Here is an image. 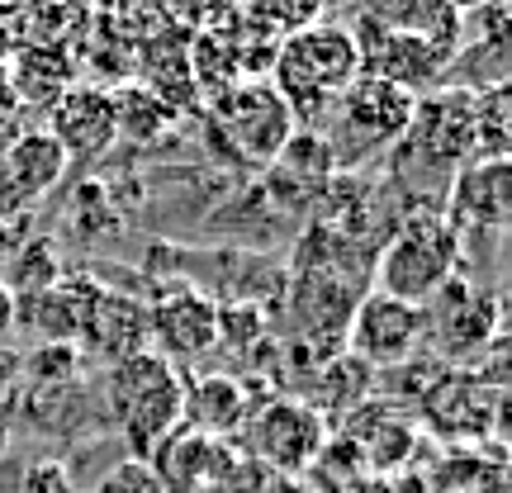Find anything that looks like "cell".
<instances>
[{"mask_svg": "<svg viewBox=\"0 0 512 493\" xmlns=\"http://www.w3.org/2000/svg\"><path fill=\"white\" fill-rule=\"evenodd\" d=\"M356 57H361V72L366 76H380L389 86H399L408 95H427L437 91L441 81H446V67H451V57L446 48L437 43H422V38H408V34H384V29H370L356 19Z\"/></svg>", "mask_w": 512, "mask_h": 493, "instance_id": "cell-10", "label": "cell"}, {"mask_svg": "<svg viewBox=\"0 0 512 493\" xmlns=\"http://www.w3.org/2000/svg\"><path fill=\"white\" fill-rule=\"evenodd\" d=\"M394 162L422 166L446 190L460 166L475 162V91L437 86V91L418 95V110L394 147Z\"/></svg>", "mask_w": 512, "mask_h": 493, "instance_id": "cell-6", "label": "cell"}, {"mask_svg": "<svg viewBox=\"0 0 512 493\" xmlns=\"http://www.w3.org/2000/svg\"><path fill=\"white\" fill-rule=\"evenodd\" d=\"M19 493H76L72 470L62 465V456H38L19 470Z\"/></svg>", "mask_w": 512, "mask_h": 493, "instance_id": "cell-27", "label": "cell"}, {"mask_svg": "<svg viewBox=\"0 0 512 493\" xmlns=\"http://www.w3.org/2000/svg\"><path fill=\"white\" fill-rule=\"evenodd\" d=\"M422 313H427V337H432V351L441 347L446 361H465V356L479 351L484 342H489V347L503 342V337H498V318H503L498 294L470 290L460 275L437 294V299H427Z\"/></svg>", "mask_w": 512, "mask_h": 493, "instance_id": "cell-11", "label": "cell"}, {"mask_svg": "<svg viewBox=\"0 0 512 493\" xmlns=\"http://www.w3.org/2000/svg\"><path fill=\"white\" fill-rule=\"evenodd\" d=\"M422 342H427V313H422V304L394 299L384 290H370L356 299V309L347 318V351L356 361H366L375 375L408 366Z\"/></svg>", "mask_w": 512, "mask_h": 493, "instance_id": "cell-8", "label": "cell"}, {"mask_svg": "<svg viewBox=\"0 0 512 493\" xmlns=\"http://www.w3.org/2000/svg\"><path fill=\"white\" fill-rule=\"evenodd\" d=\"M19 384H24V351L0 347V408L19 394Z\"/></svg>", "mask_w": 512, "mask_h": 493, "instance_id": "cell-28", "label": "cell"}, {"mask_svg": "<svg viewBox=\"0 0 512 493\" xmlns=\"http://www.w3.org/2000/svg\"><path fill=\"white\" fill-rule=\"evenodd\" d=\"M294 114L271 91V81H233L209 100V133L214 143L247 171H266L280 147L294 138Z\"/></svg>", "mask_w": 512, "mask_h": 493, "instance_id": "cell-5", "label": "cell"}, {"mask_svg": "<svg viewBox=\"0 0 512 493\" xmlns=\"http://www.w3.org/2000/svg\"><path fill=\"white\" fill-rule=\"evenodd\" d=\"M266 176H271V185H280V190H275L280 200H290L294 209H304V204L323 200V190L332 185L337 166H332L328 143H323L313 128H294V138L280 147V157L266 166Z\"/></svg>", "mask_w": 512, "mask_h": 493, "instance_id": "cell-19", "label": "cell"}, {"mask_svg": "<svg viewBox=\"0 0 512 493\" xmlns=\"http://www.w3.org/2000/svg\"><path fill=\"white\" fill-rule=\"evenodd\" d=\"M460 261H465V238L441 209H403V219L375 256V280L394 299L427 304L460 275Z\"/></svg>", "mask_w": 512, "mask_h": 493, "instance_id": "cell-3", "label": "cell"}, {"mask_svg": "<svg viewBox=\"0 0 512 493\" xmlns=\"http://www.w3.org/2000/svg\"><path fill=\"white\" fill-rule=\"evenodd\" d=\"M114 105V133L119 138H133V143H152L171 128V105L152 86H119L110 91Z\"/></svg>", "mask_w": 512, "mask_h": 493, "instance_id": "cell-21", "label": "cell"}, {"mask_svg": "<svg viewBox=\"0 0 512 493\" xmlns=\"http://www.w3.org/2000/svg\"><path fill=\"white\" fill-rule=\"evenodd\" d=\"M62 280V256H57V242L53 238H34L24 252H15V275L0 280L5 290L15 299H34V294L53 290Z\"/></svg>", "mask_w": 512, "mask_h": 493, "instance_id": "cell-24", "label": "cell"}, {"mask_svg": "<svg viewBox=\"0 0 512 493\" xmlns=\"http://www.w3.org/2000/svg\"><path fill=\"white\" fill-rule=\"evenodd\" d=\"M508 86L475 91V162H508Z\"/></svg>", "mask_w": 512, "mask_h": 493, "instance_id": "cell-23", "label": "cell"}, {"mask_svg": "<svg viewBox=\"0 0 512 493\" xmlns=\"http://www.w3.org/2000/svg\"><path fill=\"white\" fill-rule=\"evenodd\" d=\"M441 214L456 223V233H503L512 223V176L508 162H470L460 166L451 185H446V200Z\"/></svg>", "mask_w": 512, "mask_h": 493, "instance_id": "cell-12", "label": "cell"}, {"mask_svg": "<svg viewBox=\"0 0 512 493\" xmlns=\"http://www.w3.org/2000/svg\"><path fill=\"white\" fill-rule=\"evenodd\" d=\"M256 403L247 399L242 380L223 375V370H204V375H185V408H181V427L200 432L209 441H223L242 432V422Z\"/></svg>", "mask_w": 512, "mask_h": 493, "instance_id": "cell-16", "label": "cell"}, {"mask_svg": "<svg viewBox=\"0 0 512 493\" xmlns=\"http://www.w3.org/2000/svg\"><path fill=\"white\" fill-rule=\"evenodd\" d=\"M91 493H166V489H162V479H157V470H152L147 460L124 456L119 465H110L105 475L95 479Z\"/></svg>", "mask_w": 512, "mask_h": 493, "instance_id": "cell-26", "label": "cell"}, {"mask_svg": "<svg viewBox=\"0 0 512 493\" xmlns=\"http://www.w3.org/2000/svg\"><path fill=\"white\" fill-rule=\"evenodd\" d=\"M86 366L76 347H34L24 356V384L34 389H62L76 380V370Z\"/></svg>", "mask_w": 512, "mask_h": 493, "instance_id": "cell-25", "label": "cell"}, {"mask_svg": "<svg viewBox=\"0 0 512 493\" xmlns=\"http://www.w3.org/2000/svg\"><path fill=\"white\" fill-rule=\"evenodd\" d=\"M105 403L119 422L133 460H147L171 432H181L185 408V370H176L152 347L124 356L105 375Z\"/></svg>", "mask_w": 512, "mask_h": 493, "instance_id": "cell-2", "label": "cell"}, {"mask_svg": "<svg viewBox=\"0 0 512 493\" xmlns=\"http://www.w3.org/2000/svg\"><path fill=\"white\" fill-rule=\"evenodd\" d=\"M72 57L62 48H43V43H15V53L5 62V81L15 91L19 110H53L57 95L72 86Z\"/></svg>", "mask_w": 512, "mask_h": 493, "instance_id": "cell-20", "label": "cell"}, {"mask_svg": "<svg viewBox=\"0 0 512 493\" xmlns=\"http://www.w3.org/2000/svg\"><path fill=\"white\" fill-rule=\"evenodd\" d=\"M19 114V100L15 91H10V81H5V72H0V128H10V119Z\"/></svg>", "mask_w": 512, "mask_h": 493, "instance_id": "cell-30", "label": "cell"}, {"mask_svg": "<svg viewBox=\"0 0 512 493\" xmlns=\"http://www.w3.org/2000/svg\"><path fill=\"white\" fill-rule=\"evenodd\" d=\"M147 347L176 370L200 366L219 347V299L195 285H166L147 299Z\"/></svg>", "mask_w": 512, "mask_h": 493, "instance_id": "cell-9", "label": "cell"}, {"mask_svg": "<svg viewBox=\"0 0 512 493\" xmlns=\"http://www.w3.org/2000/svg\"><path fill=\"white\" fill-rule=\"evenodd\" d=\"M10 53H15V43L5 38V29H0V72H5V62H10Z\"/></svg>", "mask_w": 512, "mask_h": 493, "instance_id": "cell-31", "label": "cell"}, {"mask_svg": "<svg viewBox=\"0 0 512 493\" xmlns=\"http://www.w3.org/2000/svg\"><path fill=\"white\" fill-rule=\"evenodd\" d=\"M95 294L100 285H91L86 275H62L53 290L19 299V328L34 332L38 347H81Z\"/></svg>", "mask_w": 512, "mask_h": 493, "instance_id": "cell-15", "label": "cell"}, {"mask_svg": "<svg viewBox=\"0 0 512 493\" xmlns=\"http://www.w3.org/2000/svg\"><path fill=\"white\" fill-rule=\"evenodd\" d=\"M62 176H67V152L57 147L48 128L15 133L10 143L0 147V209L48 195V190L62 185Z\"/></svg>", "mask_w": 512, "mask_h": 493, "instance_id": "cell-14", "label": "cell"}, {"mask_svg": "<svg viewBox=\"0 0 512 493\" xmlns=\"http://www.w3.org/2000/svg\"><path fill=\"white\" fill-rule=\"evenodd\" d=\"M361 24L437 43L446 53L460 48V10L451 0H361Z\"/></svg>", "mask_w": 512, "mask_h": 493, "instance_id": "cell-18", "label": "cell"}, {"mask_svg": "<svg viewBox=\"0 0 512 493\" xmlns=\"http://www.w3.org/2000/svg\"><path fill=\"white\" fill-rule=\"evenodd\" d=\"M247 451L275 475H304L328 451V418L304 399H266L242 422Z\"/></svg>", "mask_w": 512, "mask_h": 493, "instance_id": "cell-7", "label": "cell"}, {"mask_svg": "<svg viewBox=\"0 0 512 493\" xmlns=\"http://www.w3.org/2000/svg\"><path fill=\"white\" fill-rule=\"evenodd\" d=\"M91 24V10L86 0H34L29 5V43H43V48H67L86 34Z\"/></svg>", "mask_w": 512, "mask_h": 493, "instance_id": "cell-22", "label": "cell"}, {"mask_svg": "<svg viewBox=\"0 0 512 493\" xmlns=\"http://www.w3.org/2000/svg\"><path fill=\"white\" fill-rule=\"evenodd\" d=\"M418 110V95L399 91V86H389L380 76H356L347 91L337 95L328 105V124H323V143L332 152V166L337 171H356V166H366L370 157H384V152H394L399 138L408 133V119Z\"/></svg>", "mask_w": 512, "mask_h": 493, "instance_id": "cell-4", "label": "cell"}, {"mask_svg": "<svg viewBox=\"0 0 512 493\" xmlns=\"http://www.w3.org/2000/svg\"><path fill=\"white\" fill-rule=\"evenodd\" d=\"M147 347V304L143 299H128V294L100 290L86 318V337H81V361L100 356L105 366H119L124 356Z\"/></svg>", "mask_w": 512, "mask_h": 493, "instance_id": "cell-17", "label": "cell"}, {"mask_svg": "<svg viewBox=\"0 0 512 493\" xmlns=\"http://www.w3.org/2000/svg\"><path fill=\"white\" fill-rule=\"evenodd\" d=\"M15 332H19V299L0 285V347H5Z\"/></svg>", "mask_w": 512, "mask_h": 493, "instance_id": "cell-29", "label": "cell"}, {"mask_svg": "<svg viewBox=\"0 0 512 493\" xmlns=\"http://www.w3.org/2000/svg\"><path fill=\"white\" fill-rule=\"evenodd\" d=\"M271 91L285 100L294 124H309L361 76L356 38L342 24H304L290 38H280L271 57Z\"/></svg>", "mask_w": 512, "mask_h": 493, "instance_id": "cell-1", "label": "cell"}, {"mask_svg": "<svg viewBox=\"0 0 512 493\" xmlns=\"http://www.w3.org/2000/svg\"><path fill=\"white\" fill-rule=\"evenodd\" d=\"M451 5H456L460 15H470V10H479V5H489V0H451Z\"/></svg>", "mask_w": 512, "mask_h": 493, "instance_id": "cell-32", "label": "cell"}, {"mask_svg": "<svg viewBox=\"0 0 512 493\" xmlns=\"http://www.w3.org/2000/svg\"><path fill=\"white\" fill-rule=\"evenodd\" d=\"M48 133L57 138V147L67 152V162H95L114 147V105L110 91L72 81L67 91L57 95V105L48 110Z\"/></svg>", "mask_w": 512, "mask_h": 493, "instance_id": "cell-13", "label": "cell"}]
</instances>
